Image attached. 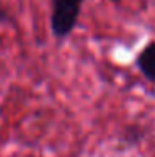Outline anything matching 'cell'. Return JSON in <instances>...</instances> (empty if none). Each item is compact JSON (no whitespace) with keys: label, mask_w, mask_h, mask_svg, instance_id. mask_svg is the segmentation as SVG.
<instances>
[{"label":"cell","mask_w":155,"mask_h":157,"mask_svg":"<svg viewBox=\"0 0 155 157\" xmlns=\"http://www.w3.org/2000/svg\"><path fill=\"white\" fill-rule=\"evenodd\" d=\"M5 20H7V10L3 9V5L0 3V24H2V22H5Z\"/></svg>","instance_id":"3"},{"label":"cell","mask_w":155,"mask_h":157,"mask_svg":"<svg viewBox=\"0 0 155 157\" xmlns=\"http://www.w3.org/2000/svg\"><path fill=\"white\" fill-rule=\"evenodd\" d=\"M83 0H54L52 3V32L62 39L73 30Z\"/></svg>","instance_id":"1"},{"label":"cell","mask_w":155,"mask_h":157,"mask_svg":"<svg viewBox=\"0 0 155 157\" xmlns=\"http://www.w3.org/2000/svg\"><path fill=\"white\" fill-rule=\"evenodd\" d=\"M140 72L149 78L150 82H155V44H150L140 52V57L137 60Z\"/></svg>","instance_id":"2"},{"label":"cell","mask_w":155,"mask_h":157,"mask_svg":"<svg viewBox=\"0 0 155 157\" xmlns=\"http://www.w3.org/2000/svg\"><path fill=\"white\" fill-rule=\"evenodd\" d=\"M113 2H117V0H113Z\"/></svg>","instance_id":"4"}]
</instances>
